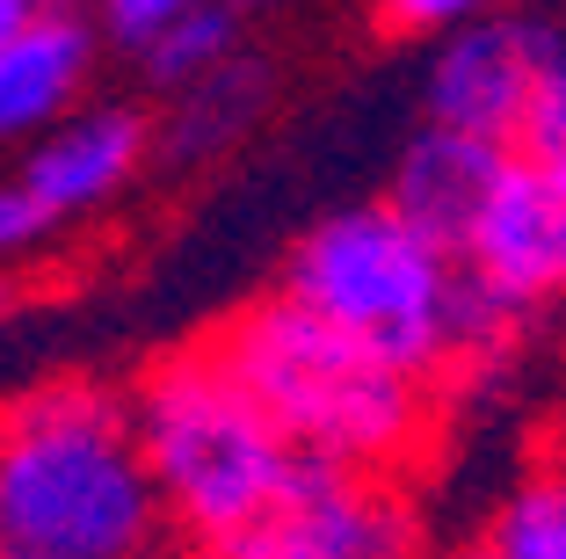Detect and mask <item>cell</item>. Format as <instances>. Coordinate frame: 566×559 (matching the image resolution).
Masks as SVG:
<instances>
[{
  "label": "cell",
  "mask_w": 566,
  "mask_h": 559,
  "mask_svg": "<svg viewBox=\"0 0 566 559\" xmlns=\"http://www.w3.org/2000/svg\"><path fill=\"white\" fill-rule=\"evenodd\" d=\"M494 0H370V15H378L385 37H450L458 22L486 15Z\"/></svg>",
  "instance_id": "14"
},
{
  "label": "cell",
  "mask_w": 566,
  "mask_h": 559,
  "mask_svg": "<svg viewBox=\"0 0 566 559\" xmlns=\"http://www.w3.org/2000/svg\"><path fill=\"white\" fill-rule=\"evenodd\" d=\"M0 559H22V552H8V545H0Z\"/></svg>",
  "instance_id": "23"
},
{
  "label": "cell",
  "mask_w": 566,
  "mask_h": 559,
  "mask_svg": "<svg viewBox=\"0 0 566 559\" xmlns=\"http://www.w3.org/2000/svg\"><path fill=\"white\" fill-rule=\"evenodd\" d=\"M494 559H566V465L531 473L509 501H501L494 530H486Z\"/></svg>",
  "instance_id": "13"
},
{
  "label": "cell",
  "mask_w": 566,
  "mask_h": 559,
  "mask_svg": "<svg viewBox=\"0 0 566 559\" xmlns=\"http://www.w3.org/2000/svg\"><path fill=\"white\" fill-rule=\"evenodd\" d=\"M167 509L132 400L44 385L0 414V545L22 559H146Z\"/></svg>",
  "instance_id": "2"
},
{
  "label": "cell",
  "mask_w": 566,
  "mask_h": 559,
  "mask_svg": "<svg viewBox=\"0 0 566 559\" xmlns=\"http://www.w3.org/2000/svg\"><path fill=\"white\" fill-rule=\"evenodd\" d=\"M233 51H240V0H197L189 15H175L146 51H138V66H146L153 87L175 95V87L203 81L211 66H226Z\"/></svg>",
  "instance_id": "12"
},
{
  "label": "cell",
  "mask_w": 566,
  "mask_h": 559,
  "mask_svg": "<svg viewBox=\"0 0 566 559\" xmlns=\"http://www.w3.org/2000/svg\"><path fill=\"white\" fill-rule=\"evenodd\" d=\"M523 153H537V161L566 167V59L545 73V95H537L531 124H523Z\"/></svg>",
  "instance_id": "17"
},
{
  "label": "cell",
  "mask_w": 566,
  "mask_h": 559,
  "mask_svg": "<svg viewBox=\"0 0 566 559\" xmlns=\"http://www.w3.org/2000/svg\"><path fill=\"white\" fill-rule=\"evenodd\" d=\"M87 73H95V30L81 22V8H36L0 44V146H30L66 110H81Z\"/></svg>",
  "instance_id": "10"
},
{
  "label": "cell",
  "mask_w": 566,
  "mask_h": 559,
  "mask_svg": "<svg viewBox=\"0 0 566 559\" xmlns=\"http://www.w3.org/2000/svg\"><path fill=\"white\" fill-rule=\"evenodd\" d=\"M509 153L516 146L480 138V132H458V124H421V132L400 146V161H392L385 204H400L429 240H443L450 255H458L465 232H472V218H480V204L494 197Z\"/></svg>",
  "instance_id": "9"
},
{
  "label": "cell",
  "mask_w": 566,
  "mask_h": 559,
  "mask_svg": "<svg viewBox=\"0 0 566 559\" xmlns=\"http://www.w3.org/2000/svg\"><path fill=\"white\" fill-rule=\"evenodd\" d=\"M36 8H44V0H0V44H8V37H15L22 22L36 15Z\"/></svg>",
  "instance_id": "18"
},
{
  "label": "cell",
  "mask_w": 566,
  "mask_h": 559,
  "mask_svg": "<svg viewBox=\"0 0 566 559\" xmlns=\"http://www.w3.org/2000/svg\"><path fill=\"white\" fill-rule=\"evenodd\" d=\"M218 356L305 458L400 473L429 444V379L276 291L218 328Z\"/></svg>",
  "instance_id": "3"
},
{
  "label": "cell",
  "mask_w": 566,
  "mask_h": 559,
  "mask_svg": "<svg viewBox=\"0 0 566 559\" xmlns=\"http://www.w3.org/2000/svg\"><path fill=\"white\" fill-rule=\"evenodd\" d=\"M240 8H283V0H240Z\"/></svg>",
  "instance_id": "22"
},
{
  "label": "cell",
  "mask_w": 566,
  "mask_h": 559,
  "mask_svg": "<svg viewBox=\"0 0 566 559\" xmlns=\"http://www.w3.org/2000/svg\"><path fill=\"white\" fill-rule=\"evenodd\" d=\"M458 262L472 269L480 291H494L501 306L537 313L566 298V167L537 161V153H509L494 197L480 204Z\"/></svg>",
  "instance_id": "7"
},
{
  "label": "cell",
  "mask_w": 566,
  "mask_h": 559,
  "mask_svg": "<svg viewBox=\"0 0 566 559\" xmlns=\"http://www.w3.org/2000/svg\"><path fill=\"white\" fill-rule=\"evenodd\" d=\"M44 232H59V218L44 211V204L30 197V182H0V262H15V255H30Z\"/></svg>",
  "instance_id": "16"
},
{
  "label": "cell",
  "mask_w": 566,
  "mask_h": 559,
  "mask_svg": "<svg viewBox=\"0 0 566 559\" xmlns=\"http://www.w3.org/2000/svg\"><path fill=\"white\" fill-rule=\"evenodd\" d=\"M132 422L167 524L189 545H233L298 465V444L269 422V407L211 342L153 363L132 393Z\"/></svg>",
  "instance_id": "4"
},
{
  "label": "cell",
  "mask_w": 566,
  "mask_h": 559,
  "mask_svg": "<svg viewBox=\"0 0 566 559\" xmlns=\"http://www.w3.org/2000/svg\"><path fill=\"white\" fill-rule=\"evenodd\" d=\"M552 66H559V51L537 22L486 8V15L458 22L450 37H436L429 73H421V116L523 146V124H531Z\"/></svg>",
  "instance_id": "6"
},
{
  "label": "cell",
  "mask_w": 566,
  "mask_h": 559,
  "mask_svg": "<svg viewBox=\"0 0 566 559\" xmlns=\"http://www.w3.org/2000/svg\"><path fill=\"white\" fill-rule=\"evenodd\" d=\"M450 559H494V552H486V545H480V552H450Z\"/></svg>",
  "instance_id": "20"
},
{
  "label": "cell",
  "mask_w": 566,
  "mask_h": 559,
  "mask_svg": "<svg viewBox=\"0 0 566 559\" xmlns=\"http://www.w3.org/2000/svg\"><path fill=\"white\" fill-rule=\"evenodd\" d=\"M44 8H87V0H44Z\"/></svg>",
  "instance_id": "21"
},
{
  "label": "cell",
  "mask_w": 566,
  "mask_h": 559,
  "mask_svg": "<svg viewBox=\"0 0 566 559\" xmlns=\"http://www.w3.org/2000/svg\"><path fill=\"white\" fill-rule=\"evenodd\" d=\"M233 559H415V509L392 473L305 458L262 516L226 545Z\"/></svg>",
  "instance_id": "5"
},
{
  "label": "cell",
  "mask_w": 566,
  "mask_h": 559,
  "mask_svg": "<svg viewBox=\"0 0 566 559\" xmlns=\"http://www.w3.org/2000/svg\"><path fill=\"white\" fill-rule=\"evenodd\" d=\"M95 8H102V30H109V44L146 51L153 37H160L175 15H189L197 0H95Z\"/></svg>",
  "instance_id": "15"
},
{
  "label": "cell",
  "mask_w": 566,
  "mask_h": 559,
  "mask_svg": "<svg viewBox=\"0 0 566 559\" xmlns=\"http://www.w3.org/2000/svg\"><path fill=\"white\" fill-rule=\"evenodd\" d=\"M283 291L327 313L334 328H349L356 342L421 371V379L501 356L509 328L523 320L516 306L480 291L472 269L443 240H429L385 197L319 218L283 269Z\"/></svg>",
  "instance_id": "1"
},
{
  "label": "cell",
  "mask_w": 566,
  "mask_h": 559,
  "mask_svg": "<svg viewBox=\"0 0 566 559\" xmlns=\"http://www.w3.org/2000/svg\"><path fill=\"white\" fill-rule=\"evenodd\" d=\"M262 110H269V66L248 59V51H233L226 66H211L203 81L167 95L160 146L175 153V161H211V153H226Z\"/></svg>",
  "instance_id": "11"
},
{
  "label": "cell",
  "mask_w": 566,
  "mask_h": 559,
  "mask_svg": "<svg viewBox=\"0 0 566 559\" xmlns=\"http://www.w3.org/2000/svg\"><path fill=\"white\" fill-rule=\"evenodd\" d=\"M146 153H153V132H146L138 110H66L51 132L30 138L22 182H30V197L44 204L59 226H73V218L109 211L138 182Z\"/></svg>",
  "instance_id": "8"
},
{
  "label": "cell",
  "mask_w": 566,
  "mask_h": 559,
  "mask_svg": "<svg viewBox=\"0 0 566 559\" xmlns=\"http://www.w3.org/2000/svg\"><path fill=\"white\" fill-rule=\"evenodd\" d=\"M175 559H233L226 545H189V552H175Z\"/></svg>",
  "instance_id": "19"
}]
</instances>
